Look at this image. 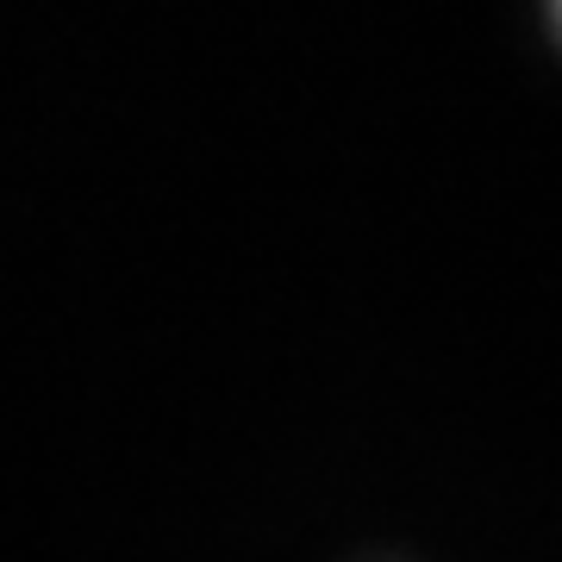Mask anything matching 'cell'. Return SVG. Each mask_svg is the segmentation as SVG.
Masks as SVG:
<instances>
[{
    "mask_svg": "<svg viewBox=\"0 0 562 562\" xmlns=\"http://www.w3.org/2000/svg\"><path fill=\"white\" fill-rule=\"evenodd\" d=\"M550 20H557V32H562V0H550Z\"/></svg>",
    "mask_w": 562,
    "mask_h": 562,
    "instance_id": "cell-1",
    "label": "cell"
}]
</instances>
